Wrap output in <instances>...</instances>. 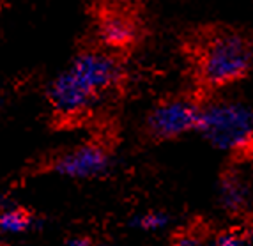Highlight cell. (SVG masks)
<instances>
[{
  "instance_id": "obj_5",
  "label": "cell",
  "mask_w": 253,
  "mask_h": 246,
  "mask_svg": "<svg viewBox=\"0 0 253 246\" xmlns=\"http://www.w3.org/2000/svg\"><path fill=\"white\" fill-rule=\"evenodd\" d=\"M110 154L97 144H84L55 158L53 172L69 179L99 177L108 170Z\"/></svg>"
},
{
  "instance_id": "obj_9",
  "label": "cell",
  "mask_w": 253,
  "mask_h": 246,
  "mask_svg": "<svg viewBox=\"0 0 253 246\" xmlns=\"http://www.w3.org/2000/svg\"><path fill=\"white\" fill-rule=\"evenodd\" d=\"M34 225L32 214L23 209L11 207L0 211V232L7 236H18V234L27 232Z\"/></svg>"
},
{
  "instance_id": "obj_7",
  "label": "cell",
  "mask_w": 253,
  "mask_h": 246,
  "mask_svg": "<svg viewBox=\"0 0 253 246\" xmlns=\"http://www.w3.org/2000/svg\"><path fill=\"white\" fill-rule=\"evenodd\" d=\"M99 41L108 50H123L136 41V23L123 11H108L99 18L97 25Z\"/></svg>"
},
{
  "instance_id": "obj_11",
  "label": "cell",
  "mask_w": 253,
  "mask_h": 246,
  "mask_svg": "<svg viewBox=\"0 0 253 246\" xmlns=\"http://www.w3.org/2000/svg\"><path fill=\"white\" fill-rule=\"evenodd\" d=\"M214 246H253V238L241 230H227L216 238Z\"/></svg>"
},
{
  "instance_id": "obj_6",
  "label": "cell",
  "mask_w": 253,
  "mask_h": 246,
  "mask_svg": "<svg viewBox=\"0 0 253 246\" xmlns=\"http://www.w3.org/2000/svg\"><path fill=\"white\" fill-rule=\"evenodd\" d=\"M46 94L55 114L62 117L82 115L97 101L96 96L69 69H64L51 80Z\"/></svg>"
},
{
  "instance_id": "obj_13",
  "label": "cell",
  "mask_w": 253,
  "mask_h": 246,
  "mask_svg": "<svg viewBox=\"0 0 253 246\" xmlns=\"http://www.w3.org/2000/svg\"><path fill=\"white\" fill-rule=\"evenodd\" d=\"M66 246H92V245H90V239L84 238V236H75V238L68 239Z\"/></svg>"
},
{
  "instance_id": "obj_1",
  "label": "cell",
  "mask_w": 253,
  "mask_h": 246,
  "mask_svg": "<svg viewBox=\"0 0 253 246\" xmlns=\"http://www.w3.org/2000/svg\"><path fill=\"white\" fill-rule=\"evenodd\" d=\"M193 62L200 83L225 87L243 80L252 71L253 46L239 30L212 29L197 39Z\"/></svg>"
},
{
  "instance_id": "obj_3",
  "label": "cell",
  "mask_w": 253,
  "mask_h": 246,
  "mask_svg": "<svg viewBox=\"0 0 253 246\" xmlns=\"http://www.w3.org/2000/svg\"><path fill=\"white\" fill-rule=\"evenodd\" d=\"M200 106L193 99L170 98L160 101L147 115L145 131L152 140L163 142L197 131L200 119Z\"/></svg>"
},
{
  "instance_id": "obj_8",
  "label": "cell",
  "mask_w": 253,
  "mask_h": 246,
  "mask_svg": "<svg viewBox=\"0 0 253 246\" xmlns=\"http://www.w3.org/2000/svg\"><path fill=\"white\" fill-rule=\"evenodd\" d=\"M219 200H221V205L225 209L232 212L241 211L245 207L246 202H248V188L241 181L239 175H225L223 181H221V186H219Z\"/></svg>"
},
{
  "instance_id": "obj_10",
  "label": "cell",
  "mask_w": 253,
  "mask_h": 246,
  "mask_svg": "<svg viewBox=\"0 0 253 246\" xmlns=\"http://www.w3.org/2000/svg\"><path fill=\"white\" fill-rule=\"evenodd\" d=\"M133 223H135L136 229H142L145 232H158V230L165 229V227L169 225V216L165 212L151 211L136 216Z\"/></svg>"
},
{
  "instance_id": "obj_15",
  "label": "cell",
  "mask_w": 253,
  "mask_h": 246,
  "mask_svg": "<svg viewBox=\"0 0 253 246\" xmlns=\"http://www.w3.org/2000/svg\"><path fill=\"white\" fill-rule=\"evenodd\" d=\"M0 246H2V245H0Z\"/></svg>"
},
{
  "instance_id": "obj_12",
  "label": "cell",
  "mask_w": 253,
  "mask_h": 246,
  "mask_svg": "<svg viewBox=\"0 0 253 246\" xmlns=\"http://www.w3.org/2000/svg\"><path fill=\"white\" fill-rule=\"evenodd\" d=\"M173 246H202V239H200L197 234L186 232V234H181V236L175 238Z\"/></svg>"
},
{
  "instance_id": "obj_4",
  "label": "cell",
  "mask_w": 253,
  "mask_h": 246,
  "mask_svg": "<svg viewBox=\"0 0 253 246\" xmlns=\"http://www.w3.org/2000/svg\"><path fill=\"white\" fill-rule=\"evenodd\" d=\"M68 69L97 99L123 78V66L108 50L82 51L71 60Z\"/></svg>"
},
{
  "instance_id": "obj_2",
  "label": "cell",
  "mask_w": 253,
  "mask_h": 246,
  "mask_svg": "<svg viewBox=\"0 0 253 246\" xmlns=\"http://www.w3.org/2000/svg\"><path fill=\"white\" fill-rule=\"evenodd\" d=\"M197 131L216 149L243 151L253 144V108L225 99L207 103L200 106Z\"/></svg>"
},
{
  "instance_id": "obj_14",
  "label": "cell",
  "mask_w": 253,
  "mask_h": 246,
  "mask_svg": "<svg viewBox=\"0 0 253 246\" xmlns=\"http://www.w3.org/2000/svg\"><path fill=\"white\" fill-rule=\"evenodd\" d=\"M119 2H121V4H131L133 0H119Z\"/></svg>"
}]
</instances>
